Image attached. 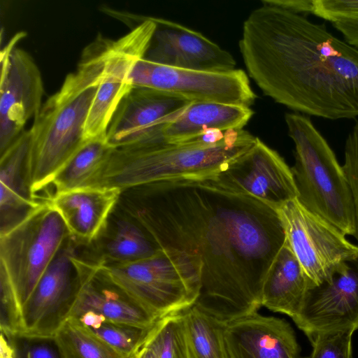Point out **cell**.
<instances>
[{"instance_id":"6da1fadb","label":"cell","mask_w":358,"mask_h":358,"mask_svg":"<svg viewBox=\"0 0 358 358\" xmlns=\"http://www.w3.org/2000/svg\"><path fill=\"white\" fill-rule=\"evenodd\" d=\"M118 203L159 248L196 262L199 309L228 323L262 306L265 278L286 241L274 208L193 180L133 187L122 191Z\"/></svg>"},{"instance_id":"7a4b0ae2","label":"cell","mask_w":358,"mask_h":358,"mask_svg":"<svg viewBox=\"0 0 358 358\" xmlns=\"http://www.w3.org/2000/svg\"><path fill=\"white\" fill-rule=\"evenodd\" d=\"M248 76L276 103L308 116L358 117V49L302 15L262 4L243 25Z\"/></svg>"},{"instance_id":"3957f363","label":"cell","mask_w":358,"mask_h":358,"mask_svg":"<svg viewBox=\"0 0 358 358\" xmlns=\"http://www.w3.org/2000/svg\"><path fill=\"white\" fill-rule=\"evenodd\" d=\"M111 39L101 34L82 52L76 69L50 96L34 117L25 165L32 199L87 143L84 126L103 73Z\"/></svg>"},{"instance_id":"277c9868","label":"cell","mask_w":358,"mask_h":358,"mask_svg":"<svg viewBox=\"0 0 358 358\" xmlns=\"http://www.w3.org/2000/svg\"><path fill=\"white\" fill-rule=\"evenodd\" d=\"M249 131H226L215 144L200 136L170 143L164 138H145L113 148L90 187L122 191L148 183L179 180H207L224 171L255 143Z\"/></svg>"},{"instance_id":"5b68a950","label":"cell","mask_w":358,"mask_h":358,"mask_svg":"<svg viewBox=\"0 0 358 358\" xmlns=\"http://www.w3.org/2000/svg\"><path fill=\"white\" fill-rule=\"evenodd\" d=\"M288 135L294 143L291 168L299 201L345 235L355 233L353 199L343 166L310 116L286 113Z\"/></svg>"},{"instance_id":"8992f818","label":"cell","mask_w":358,"mask_h":358,"mask_svg":"<svg viewBox=\"0 0 358 358\" xmlns=\"http://www.w3.org/2000/svg\"><path fill=\"white\" fill-rule=\"evenodd\" d=\"M99 271L159 317L194 304L200 271L184 252L161 248L155 255L130 263L96 262Z\"/></svg>"},{"instance_id":"52a82bcc","label":"cell","mask_w":358,"mask_h":358,"mask_svg":"<svg viewBox=\"0 0 358 358\" xmlns=\"http://www.w3.org/2000/svg\"><path fill=\"white\" fill-rule=\"evenodd\" d=\"M69 237L61 215L47 200L0 234V274L10 284L21 307Z\"/></svg>"},{"instance_id":"ba28073f","label":"cell","mask_w":358,"mask_h":358,"mask_svg":"<svg viewBox=\"0 0 358 358\" xmlns=\"http://www.w3.org/2000/svg\"><path fill=\"white\" fill-rule=\"evenodd\" d=\"M275 210L286 241L312 287L327 280L344 263L358 255V245L349 241L336 227L304 207L296 198Z\"/></svg>"},{"instance_id":"9c48e42d","label":"cell","mask_w":358,"mask_h":358,"mask_svg":"<svg viewBox=\"0 0 358 358\" xmlns=\"http://www.w3.org/2000/svg\"><path fill=\"white\" fill-rule=\"evenodd\" d=\"M133 86L153 88L191 102H215L250 107L257 95L242 69L209 72L182 69L138 59L130 73Z\"/></svg>"},{"instance_id":"30bf717a","label":"cell","mask_w":358,"mask_h":358,"mask_svg":"<svg viewBox=\"0 0 358 358\" xmlns=\"http://www.w3.org/2000/svg\"><path fill=\"white\" fill-rule=\"evenodd\" d=\"M139 23L126 35L112 40L103 73L84 126L87 141L106 142L107 131L124 96L132 89L130 73L144 57L156 24L152 17H139Z\"/></svg>"},{"instance_id":"8fae6325","label":"cell","mask_w":358,"mask_h":358,"mask_svg":"<svg viewBox=\"0 0 358 358\" xmlns=\"http://www.w3.org/2000/svg\"><path fill=\"white\" fill-rule=\"evenodd\" d=\"M24 33L17 34L1 50L0 80V155L24 131L27 122L42 106L44 86L33 57L15 44Z\"/></svg>"},{"instance_id":"7c38bea8","label":"cell","mask_w":358,"mask_h":358,"mask_svg":"<svg viewBox=\"0 0 358 358\" xmlns=\"http://www.w3.org/2000/svg\"><path fill=\"white\" fill-rule=\"evenodd\" d=\"M77 245L71 237L65 241L22 306L23 333L55 336L69 318L80 287L73 263Z\"/></svg>"},{"instance_id":"4fadbf2b","label":"cell","mask_w":358,"mask_h":358,"mask_svg":"<svg viewBox=\"0 0 358 358\" xmlns=\"http://www.w3.org/2000/svg\"><path fill=\"white\" fill-rule=\"evenodd\" d=\"M204 181L232 193L252 196L275 210L298 196L292 169L278 152L259 138L224 171Z\"/></svg>"},{"instance_id":"5bb4252c","label":"cell","mask_w":358,"mask_h":358,"mask_svg":"<svg viewBox=\"0 0 358 358\" xmlns=\"http://www.w3.org/2000/svg\"><path fill=\"white\" fill-rule=\"evenodd\" d=\"M308 339L322 332L358 329V255L309 288L292 319Z\"/></svg>"},{"instance_id":"9a60e30c","label":"cell","mask_w":358,"mask_h":358,"mask_svg":"<svg viewBox=\"0 0 358 358\" xmlns=\"http://www.w3.org/2000/svg\"><path fill=\"white\" fill-rule=\"evenodd\" d=\"M191 103L167 92L133 86L113 115L106 142L117 148L141 138L162 136L164 127Z\"/></svg>"},{"instance_id":"2e32d148","label":"cell","mask_w":358,"mask_h":358,"mask_svg":"<svg viewBox=\"0 0 358 358\" xmlns=\"http://www.w3.org/2000/svg\"><path fill=\"white\" fill-rule=\"evenodd\" d=\"M152 19L156 28L144 59L169 67L201 71L236 69L234 57L201 33L166 19Z\"/></svg>"},{"instance_id":"e0dca14e","label":"cell","mask_w":358,"mask_h":358,"mask_svg":"<svg viewBox=\"0 0 358 358\" xmlns=\"http://www.w3.org/2000/svg\"><path fill=\"white\" fill-rule=\"evenodd\" d=\"M80 287L69 317L93 312L116 322L151 328L161 318L111 282L96 262L73 257Z\"/></svg>"},{"instance_id":"ac0fdd59","label":"cell","mask_w":358,"mask_h":358,"mask_svg":"<svg viewBox=\"0 0 358 358\" xmlns=\"http://www.w3.org/2000/svg\"><path fill=\"white\" fill-rule=\"evenodd\" d=\"M229 358H301L295 331L284 319L255 313L227 323Z\"/></svg>"},{"instance_id":"d6986e66","label":"cell","mask_w":358,"mask_h":358,"mask_svg":"<svg viewBox=\"0 0 358 358\" xmlns=\"http://www.w3.org/2000/svg\"><path fill=\"white\" fill-rule=\"evenodd\" d=\"M122 190L114 187H84L55 193L47 200L59 213L78 244L96 240L107 227Z\"/></svg>"},{"instance_id":"ffe728a7","label":"cell","mask_w":358,"mask_h":358,"mask_svg":"<svg viewBox=\"0 0 358 358\" xmlns=\"http://www.w3.org/2000/svg\"><path fill=\"white\" fill-rule=\"evenodd\" d=\"M29 141V130H24L0 155V234L15 226L42 202L31 199L26 182Z\"/></svg>"},{"instance_id":"44dd1931","label":"cell","mask_w":358,"mask_h":358,"mask_svg":"<svg viewBox=\"0 0 358 358\" xmlns=\"http://www.w3.org/2000/svg\"><path fill=\"white\" fill-rule=\"evenodd\" d=\"M312 285L285 241L265 278L262 306L293 319Z\"/></svg>"},{"instance_id":"7402d4cb","label":"cell","mask_w":358,"mask_h":358,"mask_svg":"<svg viewBox=\"0 0 358 358\" xmlns=\"http://www.w3.org/2000/svg\"><path fill=\"white\" fill-rule=\"evenodd\" d=\"M254 115L250 107L215 102H192L166 125L163 136L170 143L193 139L210 129L240 130Z\"/></svg>"},{"instance_id":"603a6c76","label":"cell","mask_w":358,"mask_h":358,"mask_svg":"<svg viewBox=\"0 0 358 358\" xmlns=\"http://www.w3.org/2000/svg\"><path fill=\"white\" fill-rule=\"evenodd\" d=\"M181 314L192 358H229L224 336L227 323L195 305Z\"/></svg>"},{"instance_id":"cb8c5ba5","label":"cell","mask_w":358,"mask_h":358,"mask_svg":"<svg viewBox=\"0 0 358 358\" xmlns=\"http://www.w3.org/2000/svg\"><path fill=\"white\" fill-rule=\"evenodd\" d=\"M161 248L147 232L132 219L116 220L113 236L106 243L103 257L111 263H130L149 258Z\"/></svg>"},{"instance_id":"d4e9b609","label":"cell","mask_w":358,"mask_h":358,"mask_svg":"<svg viewBox=\"0 0 358 358\" xmlns=\"http://www.w3.org/2000/svg\"><path fill=\"white\" fill-rule=\"evenodd\" d=\"M113 149L107 142L87 143L55 176L51 184L55 188L53 194L89 187Z\"/></svg>"},{"instance_id":"484cf974","label":"cell","mask_w":358,"mask_h":358,"mask_svg":"<svg viewBox=\"0 0 358 358\" xmlns=\"http://www.w3.org/2000/svg\"><path fill=\"white\" fill-rule=\"evenodd\" d=\"M74 318L123 357L137 352L152 327L143 328L108 320L90 311Z\"/></svg>"},{"instance_id":"4316f807","label":"cell","mask_w":358,"mask_h":358,"mask_svg":"<svg viewBox=\"0 0 358 358\" xmlns=\"http://www.w3.org/2000/svg\"><path fill=\"white\" fill-rule=\"evenodd\" d=\"M55 338L62 358L124 357L74 317L65 321L55 334Z\"/></svg>"},{"instance_id":"83f0119b","label":"cell","mask_w":358,"mask_h":358,"mask_svg":"<svg viewBox=\"0 0 358 358\" xmlns=\"http://www.w3.org/2000/svg\"><path fill=\"white\" fill-rule=\"evenodd\" d=\"M157 358H192L181 312L161 317L144 343Z\"/></svg>"},{"instance_id":"f1b7e54d","label":"cell","mask_w":358,"mask_h":358,"mask_svg":"<svg viewBox=\"0 0 358 358\" xmlns=\"http://www.w3.org/2000/svg\"><path fill=\"white\" fill-rule=\"evenodd\" d=\"M3 334L13 348V358H62L55 336H33L23 332Z\"/></svg>"},{"instance_id":"f546056e","label":"cell","mask_w":358,"mask_h":358,"mask_svg":"<svg viewBox=\"0 0 358 358\" xmlns=\"http://www.w3.org/2000/svg\"><path fill=\"white\" fill-rule=\"evenodd\" d=\"M355 331L350 329L315 334L308 339L312 345L310 358H352Z\"/></svg>"},{"instance_id":"4dcf8cb0","label":"cell","mask_w":358,"mask_h":358,"mask_svg":"<svg viewBox=\"0 0 358 358\" xmlns=\"http://www.w3.org/2000/svg\"><path fill=\"white\" fill-rule=\"evenodd\" d=\"M342 166L353 199L355 214V233L353 236L358 243V121L345 140Z\"/></svg>"},{"instance_id":"1f68e13d","label":"cell","mask_w":358,"mask_h":358,"mask_svg":"<svg viewBox=\"0 0 358 358\" xmlns=\"http://www.w3.org/2000/svg\"><path fill=\"white\" fill-rule=\"evenodd\" d=\"M312 14L332 24L358 21V0H313Z\"/></svg>"},{"instance_id":"d6a6232c","label":"cell","mask_w":358,"mask_h":358,"mask_svg":"<svg viewBox=\"0 0 358 358\" xmlns=\"http://www.w3.org/2000/svg\"><path fill=\"white\" fill-rule=\"evenodd\" d=\"M261 2L300 15L312 13L313 0H262Z\"/></svg>"},{"instance_id":"836d02e7","label":"cell","mask_w":358,"mask_h":358,"mask_svg":"<svg viewBox=\"0 0 358 358\" xmlns=\"http://www.w3.org/2000/svg\"><path fill=\"white\" fill-rule=\"evenodd\" d=\"M0 358H13V350L6 336L1 332Z\"/></svg>"},{"instance_id":"e575fe53","label":"cell","mask_w":358,"mask_h":358,"mask_svg":"<svg viewBox=\"0 0 358 358\" xmlns=\"http://www.w3.org/2000/svg\"><path fill=\"white\" fill-rule=\"evenodd\" d=\"M138 358H157V357L153 350L143 343L139 350Z\"/></svg>"},{"instance_id":"d590c367","label":"cell","mask_w":358,"mask_h":358,"mask_svg":"<svg viewBox=\"0 0 358 358\" xmlns=\"http://www.w3.org/2000/svg\"><path fill=\"white\" fill-rule=\"evenodd\" d=\"M139 350L137 352H134V353H133V354H131V355H130L129 356L124 357L123 358H138Z\"/></svg>"}]
</instances>
